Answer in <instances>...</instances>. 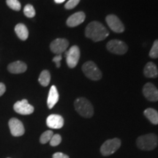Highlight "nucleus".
Masks as SVG:
<instances>
[{
    "instance_id": "nucleus-1",
    "label": "nucleus",
    "mask_w": 158,
    "mask_h": 158,
    "mask_svg": "<svg viewBox=\"0 0 158 158\" xmlns=\"http://www.w3.org/2000/svg\"><path fill=\"white\" fill-rule=\"evenodd\" d=\"M85 35L94 42L103 40L108 36L109 32L107 29L98 21H92L89 23L85 29Z\"/></svg>"
},
{
    "instance_id": "nucleus-2",
    "label": "nucleus",
    "mask_w": 158,
    "mask_h": 158,
    "mask_svg": "<svg viewBox=\"0 0 158 158\" xmlns=\"http://www.w3.org/2000/svg\"><path fill=\"white\" fill-rule=\"evenodd\" d=\"M136 144L140 149L144 150V151H150V150H153L157 147L158 144V138L154 133L141 135L137 138Z\"/></svg>"
},
{
    "instance_id": "nucleus-3",
    "label": "nucleus",
    "mask_w": 158,
    "mask_h": 158,
    "mask_svg": "<svg viewBox=\"0 0 158 158\" xmlns=\"http://www.w3.org/2000/svg\"><path fill=\"white\" fill-rule=\"evenodd\" d=\"M75 109L81 116L91 118L94 114V108L91 102L85 98H79L74 102Z\"/></svg>"
},
{
    "instance_id": "nucleus-4",
    "label": "nucleus",
    "mask_w": 158,
    "mask_h": 158,
    "mask_svg": "<svg viewBox=\"0 0 158 158\" xmlns=\"http://www.w3.org/2000/svg\"><path fill=\"white\" fill-rule=\"evenodd\" d=\"M82 71L85 76L92 81H98L102 78V73L95 63L89 61L85 62L82 66Z\"/></svg>"
},
{
    "instance_id": "nucleus-5",
    "label": "nucleus",
    "mask_w": 158,
    "mask_h": 158,
    "mask_svg": "<svg viewBox=\"0 0 158 158\" xmlns=\"http://www.w3.org/2000/svg\"><path fill=\"white\" fill-rule=\"evenodd\" d=\"M120 146H121V141L118 138L107 140L101 146L100 152L103 156H109L117 151L119 149Z\"/></svg>"
},
{
    "instance_id": "nucleus-6",
    "label": "nucleus",
    "mask_w": 158,
    "mask_h": 158,
    "mask_svg": "<svg viewBox=\"0 0 158 158\" xmlns=\"http://www.w3.org/2000/svg\"><path fill=\"white\" fill-rule=\"evenodd\" d=\"M80 49L77 45H73L65 53L66 62L70 68H74L80 59Z\"/></svg>"
},
{
    "instance_id": "nucleus-7",
    "label": "nucleus",
    "mask_w": 158,
    "mask_h": 158,
    "mask_svg": "<svg viewBox=\"0 0 158 158\" xmlns=\"http://www.w3.org/2000/svg\"><path fill=\"white\" fill-rule=\"evenodd\" d=\"M107 49L110 53L115 54H124L127 51V45L124 42L118 40H112L107 43Z\"/></svg>"
},
{
    "instance_id": "nucleus-8",
    "label": "nucleus",
    "mask_w": 158,
    "mask_h": 158,
    "mask_svg": "<svg viewBox=\"0 0 158 158\" xmlns=\"http://www.w3.org/2000/svg\"><path fill=\"white\" fill-rule=\"evenodd\" d=\"M13 108L16 113L21 115H29L32 114L35 110L34 107L29 104L26 99L15 102L13 106Z\"/></svg>"
},
{
    "instance_id": "nucleus-9",
    "label": "nucleus",
    "mask_w": 158,
    "mask_h": 158,
    "mask_svg": "<svg viewBox=\"0 0 158 158\" xmlns=\"http://www.w3.org/2000/svg\"><path fill=\"white\" fill-rule=\"evenodd\" d=\"M69 45L68 40L64 38H57L52 41L50 45L51 51L55 54L59 55L67 50Z\"/></svg>"
},
{
    "instance_id": "nucleus-10",
    "label": "nucleus",
    "mask_w": 158,
    "mask_h": 158,
    "mask_svg": "<svg viewBox=\"0 0 158 158\" xmlns=\"http://www.w3.org/2000/svg\"><path fill=\"white\" fill-rule=\"evenodd\" d=\"M9 128L12 135L19 137L23 135L25 133V129L22 122L16 118H12L9 121Z\"/></svg>"
},
{
    "instance_id": "nucleus-11",
    "label": "nucleus",
    "mask_w": 158,
    "mask_h": 158,
    "mask_svg": "<svg viewBox=\"0 0 158 158\" xmlns=\"http://www.w3.org/2000/svg\"><path fill=\"white\" fill-rule=\"evenodd\" d=\"M106 22L110 29L116 33H121L124 31V27L119 19L115 15H108L106 17Z\"/></svg>"
},
{
    "instance_id": "nucleus-12",
    "label": "nucleus",
    "mask_w": 158,
    "mask_h": 158,
    "mask_svg": "<svg viewBox=\"0 0 158 158\" xmlns=\"http://www.w3.org/2000/svg\"><path fill=\"white\" fill-rule=\"evenodd\" d=\"M143 94L148 100L156 102L158 100V89L152 83H147L143 88Z\"/></svg>"
},
{
    "instance_id": "nucleus-13",
    "label": "nucleus",
    "mask_w": 158,
    "mask_h": 158,
    "mask_svg": "<svg viewBox=\"0 0 158 158\" xmlns=\"http://www.w3.org/2000/svg\"><path fill=\"white\" fill-rule=\"evenodd\" d=\"M46 124L52 129H60L64 126V118L58 114H51L47 118Z\"/></svg>"
},
{
    "instance_id": "nucleus-14",
    "label": "nucleus",
    "mask_w": 158,
    "mask_h": 158,
    "mask_svg": "<svg viewBox=\"0 0 158 158\" xmlns=\"http://www.w3.org/2000/svg\"><path fill=\"white\" fill-rule=\"evenodd\" d=\"M85 18L86 15L84 12H77L68 18L67 20V25L70 27H77L84 22Z\"/></svg>"
},
{
    "instance_id": "nucleus-15",
    "label": "nucleus",
    "mask_w": 158,
    "mask_h": 158,
    "mask_svg": "<svg viewBox=\"0 0 158 158\" xmlns=\"http://www.w3.org/2000/svg\"><path fill=\"white\" fill-rule=\"evenodd\" d=\"M7 70L10 73L13 74L23 73L27 71V66L24 62L21 61H15L10 64L7 66Z\"/></svg>"
},
{
    "instance_id": "nucleus-16",
    "label": "nucleus",
    "mask_w": 158,
    "mask_h": 158,
    "mask_svg": "<svg viewBox=\"0 0 158 158\" xmlns=\"http://www.w3.org/2000/svg\"><path fill=\"white\" fill-rule=\"evenodd\" d=\"M59 95L57 89L54 85H53L50 89V91H49L48 100H47V105H48L49 109H51L54 107L55 105L59 101Z\"/></svg>"
},
{
    "instance_id": "nucleus-17",
    "label": "nucleus",
    "mask_w": 158,
    "mask_h": 158,
    "mask_svg": "<svg viewBox=\"0 0 158 158\" xmlns=\"http://www.w3.org/2000/svg\"><path fill=\"white\" fill-rule=\"evenodd\" d=\"M144 76L147 78H157L158 76V70L157 66L153 62H148L143 70Z\"/></svg>"
},
{
    "instance_id": "nucleus-18",
    "label": "nucleus",
    "mask_w": 158,
    "mask_h": 158,
    "mask_svg": "<svg viewBox=\"0 0 158 158\" xmlns=\"http://www.w3.org/2000/svg\"><path fill=\"white\" fill-rule=\"evenodd\" d=\"M15 31L17 36L21 40H26L29 37V31L27 27L23 23H18L15 27Z\"/></svg>"
},
{
    "instance_id": "nucleus-19",
    "label": "nucleus",
    "mask_w": 158,
    "mask_h": 158,
    "mask_svg": "<svg viewBox=\"0 0 158 158\" xmlns=\"http://www.w3.org/2000/svg\"><path fill=\"white\" fill-rule=\"evenodd\" d=\"M144 115L154 124H158V112L153 108H147L144 110Z\"/></svg>"
},
{
    "instance_id": "nucleus-20",
    "label": "nucleus",
    "mask_w": 158,
    "mask_h": 158,
    "mask_svg": "<svg viewBox=\"0 0 158 158\" xmlns=\"http://www.w3.org/2000/svg\"><path fill=\"white\" fill-rule=\"evenodd\" d=\"M39 83L41 84V86H48V84H50L51 81V74L49 73L48 70H43L41 72L39 78H38Z\"/></svg>"
},
{
    "instance_id": "nucleus-21",
    "label": "nucleus",
    "mask_w": 158,
    "mask_h": 158,
    "mask_svg": "<svg viewBox=\"0 0 158 158\" xmlns=\"http://www.w3.org/2000/svg\"><path fill=\"white\" fill-rule=\"evenodd\" d=\"M53 135H54V133H53L52 130H47V131L44 132V133L40 135V142L43 144L47 143L48 142L51 141V138H52Z\"/></svg>"
},
{
    "instance_id": "nucleus-22",
    "label": "nucleus",
    "mask_w": 158,
    "mask_h": 158,
    "mask_svg": "<svg viewBox=\"0 0 158 158\" xmlns=\"http://www.w3.org/2000/svg\"><path fill=\"white\" fill-rule=\"evenodd\" d=\"M6 3L10 8L15 11H19L21 8V5L19 0H6Z\"/></svg>"
},
{
    "instance_id": "nucleus-23",
    "label": "nucleus",
    "mask_w": 158,
    "mask_h": 158,
    "mask_svg": "<svg viewBox=\"0 0 158 158\" xmlns=\"http://www.w3.org/2000/svg\"><path fill=\"white\" fill-rule=\"evenodd\" d=\"M23 13L27 18H33L35 17V14H36V12H35V10L31 5H27L24 7V9H23Z\"/></svg>"
},
{
    "instance_id": "nucleus-24",
    "label": "nucleus",
    "mask_w": 158,
    "mask_h": 158,
    "mask_svg": "<svg viewBox=\"0 0 158 158\" xmlns=\"http://www.w3.org/2000/svg\"><path fill=\"white\" fill-rule=\"evenodd\" d=\"M149 56L152 59L158 58V40L154 42L152 47L149 51Z\"/></svg>"
},
{
    "instance_id": "nucleus-25",
    "label": "nucleus",
    "mask_w": 158,
    "mask_h": 158,
    "mask_svg": "<svg viewBox=\"0 0 158 158\" xmlns=\"http://www.w3.org/2000/svg\"><path fill=\"white\" fill-rule=\"evenodd\" d=\"M49 142H50V145L51 147H56L62 142V137L59 134H54Z\"/></svg>"
},
{
    "instance_id": "nucleus-26",
    "label": "nucleus",
    "mask_w": 158,
    "mask_h": 158,
    "mask_svg": "<svg viewBox=\"0 0 158 158\" xmlns=\"http://www.w3.org/2000/svg\"><path fill=\"white\" fill-rule=\"evenodd\" d=\"M79 2H80V0H69L68 2L65 4L64 7L68 10H71L76 7Z\"/></svg>"
},
{
    "instance_id": "nucleus-27",
    "label": "nucleus",
    "mask_w": 158,
    "mask_h": 158,
    "mask_svg": "<svg viewBox=\"0 0 158 158\" xmlns=\"http://www.w3.org/2000/svg\"><path fill=\"white\" fill-rule=\"evenodd\" d=\"M62 56L61 54L56 55V56H54V58H53V62L56 64L57 68H60V65H61L60 62H61V60H62Z\"/></svg>"
},
{
    "instance_id": "nucleus-28",
    "label": "nucleus",
    "mask_w": 158,
    "mask_h": 158,
    "mask_svg": "<svg viewBox=\"0 0 158 158\" xmlns=\"http://www.w3.org/2000/svg\"><path fill=\"white\" fill-rule=\"evenodd\" d=\"M53 158H70L68 155L62 152H56L53 155Z\"/></svg>"
},
{
    "instance_id": "nucleus-29",
    "label": "nucleus",
    "mask_w": 158,
    "mask_h": 158,
    "mask_svg": "<svg viewBox=\"0 0 158 158\" xmlns=\"http://www.w3.org/2000/svg\"><path fill=\"white\" fill-rule=\"evenodd\" d=\"M6 91V86L3 83H0V97L5 94Z\"/></svg>"
},
{
    "instance_id": "nucleus-30",
    "label": "nucleus",
    "mask_w": 158,
    "mask_h": 158,
    "mask_svg": "<svg viewBox=\"0 0 158 158\" xmlns=\"http://www.w3.org/2000/svg\"><path fill=\"white\" fill-rule=\"evenodd\" d=\"M65 0H54V2L57 4H60V3H62L64 2Z\"/></svg>"
}]
</instances>
